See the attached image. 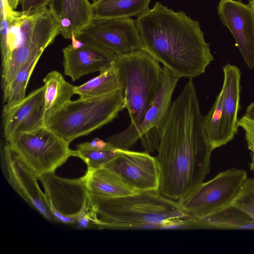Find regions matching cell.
Wrapping results in <instances>:
<instances>
[{
  "label": "cell",
  "instance_id": "836d02e7",
  "mask_svg": "<svg viewBox=\"0 0 254 254\" xmlns=\"http://www.w3.org/2000/svg\"><path fill=\"white\" fill-rule=\"evenodd\" d=\"M244 116L251 120H254V102L247 108Z\"/></svg>",
  "mask_w": 254,
  "mask_h": 254
},
{
  "label": "cell",
  "instance_id": "7402d4cb",
  "mask_svg": "<svg viewBox=\"0 0 254 254\" xmlns=\"http://www.w3.org/2000/svg\"><path fill=\"white\" fill-rule=\"evenodd\" d=\"M199 219L202 229H254V219L232 204Z\"/></svg>",
  "mask_w": 254,
  "mask_h": 254
},
{
  "label": "cell",
  "instance_id": "5bb4252c",
  "mask_svg": "<svg viewBox=\"0 0 254 254\" xmlns=\"http://www.w3.org/2000/svg\"><path fill=\"white\" fill-rule=\"evenodd\" d=\"M219 18L234 38L247 65L254 68V13L250 5L241 0H220Z\"/></svg>",
  "mask_w": 254,
  "mask_h": 254
},
{
  "label": "cell",
  "instance_id": "6da1fadb",
  "mask_svg": "<svg viewBox=\"0 0 254 254\" xmlns=\"http://www.w3.org/2000/svg\"><path fill=\"white\" fill-rule=\"evenodd\" d=\"M203 116L192 78L172 102L159 128L156 157L160 172L158 191L180 201L203 182L214 150L203 127Z\"/></svg>",
  "mask_w": 254,
  "mask_h": 254
},
{
  "label": "cell",
  "instance_id": "277c9868",
  "mask_svg": "<svg viewBox=\"0 0 254 254\" xmlns=\"http://www.w3.org/2000/svg\"><path fill=\"white\" fill-rule=\"evenodd\" d=\"M89 203L99 230L107 229L115 224L158 223L188 217L178 201L164 196L158 190L138 191L118 197H105L89 192Z\"/></svg>",
  "mask_w": 254,
  "mask_h": 254
},
{
  "label": "cell",
  "instance_id": "9c48e42d",
  "mask_svg": "<svg viewBox=\"0 0 254 254\" xmlns=\"http://www.w3.org/2000/svg\"><path fill=\"white\" fill-rule=\"evenodd\" d=\"M56 222L73 225L89 206V192L83 177L68 179L55 173L38 176Z\"/></svg>",
  "mask_w": 254,
  "mask_h": 254
},
{
  "label": "cell",
  "instance_id": "8d00e7d4",
  "mask_svg": "<svg viewBox=\"0 0 254 254\" xmlns=\"http://www.w3.org/2000/svg\"><path fill=\"white\" fill-rule=\"evenodd\" d=\"M15 11V10H13L12 12H10V13H8V14H7V17H8V16H10V15H11V14H12L14 12V11ZM4 43H3L2 45H0V48H1V47H2V46H3V45L4 44Z\"/></svg>",
  "mask_w": 254,
  "mask_h": 254
},
{
  "label": "cell",
  "instance_id": "d6a6232c",
  "mask_svg": "<svg viewBox=\"0 0 254 254\" xmlns=\"http://www.w3.org/2000/svg\"><path fill=\"white\" fill-rule=\"evenodd\" d=\"M71 46L74 49H78L81 47L84 44V42L77 39L75 37L74 33L71 34Z\"/></svg>",
  "mask_w": 254,
  "mask_h": 254
},
{
  "label": "cell",
  "instance_id": "e575fe53",
  "mask_svg": "<svg viewBox=\"0 0 254 254\" xmlns=\"http://www.w3.org/2000/svg\"><path fill=\"white\" fill-rule=\"evenodd\" d=\"M11 7L15 9L19 4V0H7Z\"/></svg>",
  "mask_w": 254,
  "mask_h": 254
},
{
  "label": "cell",
  "instance_id": "74e56055",
  "mask_svg": "<svg viewBox=\"0 0 254 254\" xmlns=\"http://www.w3.org/2000/svg\"><path fill=\"white\" fill-rule=\"evenodd\" d=\"M99 0H93V2H92V4H94L95 3H96V2H97Z\"/></svg>",
  "mask_w": 254,
  "mask_h": 254
},
{
  "label": "cell",
  "instance_id": "44dd1931",
  "mask_svg": "<svg viewBox=\"0 0 254 254\" xmlns=\"http://www.w3.org/2000/svg\"><path fill=\"white\" fill-rule=\"evenodd\" d=\"M45 86V122L54 112L70 101L75 94L74 86L58 71L49 72L43 79Z\"/></svg>",
  "mask_w": 254,
  "mask_h": 254
},
{
  "label": "cell",
  "instance_id": "7a4b0ae2",
  "mask_svg": "<svg viewBox=\"0 0 254 254\" xmlns=\"http://www.w3.org/2000/svg\"><path fill=\"white\" fill-rule=\"evenodd\" d=\"M136 23L143 49L180 78L203 73L213 60L198 21L157 1Z\"/></svg>",
  "mask_w": 254,
  "mask_h": 254
},
{
  "label": "cell",
  "instance_id": "cb8c5ba5",
  "mask_svg": "<svg viewBox=\"0 0 254 254\" xmlns=\"http://www.w3.org/2000/svg\"><path fill=\"white\" fill-rule=\"evenodd\" d=\"M40 58L24 65L13 79L2 89L3 108L2 114L25 98L26 88L32 73Z\"/></svg>",
  "mask_w": 254,
  "mask_h": 254
},
{
  "label": "cell",
  "instance_id": "4fadbf2b",
  "mask_svg": "<svg viewBox=\"0 0 254 254\" xmlns=\"http://www.w3.org/2000/svg\"><path fill=\"white\" fill-rule=\"evenodd\" d=\"M7 180L15 191L32 208L51 222H56L38 185L37 174L12 150L7 143L3 148Z\"/></svg>",
  "mask_w": 254,
  "mask_h": 254
},
{
  "label": "cell",
  "instance_id": "9a60e30c",
  "mask_svg": "<svg viewBox=\"0 0 254 254\" xmlns=\"http://www.w3.org/2000/svg\"><path fill=\"white\" fill-rule=\"evenodd\" d=\"M2 117L6 141L17 133L33 131L45 126L44 85L30 92Z\"/></svg>",
  "mask_w": 254,
  "mask_h": 254
},
{
  "label": "cell",
  "instance_id": "30bf717a",
  "mask_svg": "<svg viewBox=\"0 0 254 254\" xmlns=\"http://www.w3.org/2000/svg\"><path fill=\"white\" fill-rule=\"evenodd\" d=\"M75 37L107 48L116 55L143 49L136 20L129 18L92 19Z\"/></svg>",
  "mask_w": 254,
  "mask_h": 254
},
{
  "label": "cell",
  "instance_id": "484cf974",
  "mask_svg": "<svg viewBox=\"0 0 254 254\" xmlns=\"http://www.w3.org/2000/svg\"><path fill=\"white\" fill-rule=\"evenodd\" d=\"M224 90L222 89L208 114L203 116V127L206 138L213 149L219 147V136Z\"/></svg>",
  "mask_w": 254,
  "mask_h": 254
},
{
  "label": "cell",
  "instance_id": "5b68a950",
  "mask_svg": "<svg viewBox=\"0 0 254 254\" xmlns=\"http://www.w3.org/2000/svg\"><path fill=\"white\" fill-rule=\"evenodd\" d=\"M120 89L130 119L129 126H137L151 106L160 89L163 67L143 49L116 55L113 62Z\"/></svg>",
  "mask_w": 254,
  "mask_h": 254
},
{
  "label": "cell",
  "instance_id": "3957f363",
  "mask_svg": "<svg viewBox=\"0 0 254 254\" xmlns=\"http://www.w3.org/2000/svg\"><path fill=\"white\" fill-rule=\"evenodd\" d=\"M8 21L1 48L2 89L24 65L40 58L62 30L59 19L47 7L29 12L15 11Z\"/></svg>",
  "mask_w": 254,
  "mask_h": 254
},
{
  "label": "cell",
  "instance_id": "ac0fdd59",
  "mask_svg": "<svg viewBox=\"0 0 254 254\" xmlns=\"http://www.w3.org/2000/svg\"><path fill=\"white\" fill-rule=\"evenodd\" d=\"M49 7L59 19L61 25V34L71 39L88 25L93 19L92 3L88 0H52Z\"/></svg>",
  "mask_w": 254,
  "mask_h": 254
},
{
  "label": "cell",
  "instance_id": "4dcf8cb0",
  "mask_svg": "<svg viewBox=\"0 0 254 254\" xmlns=\"http://www.w3.org/2000/svg\"><path fill=\"white\" fill-rule=\"evenodd\" d=\"M238 126L245 130V137H248L254 141V120L244 115L239 120Z\"/></svg>",
  "mask_w": 254,
  "mask_h": 254
},
{
  "label": "cell",
  "instance_id": "4316f807",
  "mask_svg": "<svg viewBox=\"0 0 254 254\" xmlns=\"http://www.w3.org/2000/svg\"><path fill=\"white\" fill-rule=\"evenodd\" d=\"M187 227L186 220L182 218L170 219L158 223L121 224L113 225L111 230H185Z\"/></svg>",
  "mask_w": 254,
  "mask_h": 254
},
{
  "label": "cell",
  "instance_id": "8fae6325",
  "mask_svg": "<svg viewBox=\"0 0 254 254\" xmlns=\"http://www.w3.org/2000/svg\"><path fill=\"white\" fill-rule=\"evenodd\" d=\"M162 67L160 89L141 122L136 126H129L121 132L107 138L106 141L114 148L129 150L144 134L154 128L160 127L164 122L172 103L173 92L180 78L167 67Z\"/></svg>",
  "mask_w": 254,
  "mask_h": 254
},
{
  "label": "cell",
  "instance_id": "1f68e13d",
  "mask_svg": "<svg viewBox=\"0 0 254 254\" xmlns=\"http://www.w3.org/2000/svg\"><path fill=\"white\" fill-rule=\"evenodd\" d=\"M248 147L252 153V162L251 165V169H254V141L248 137H245Z\"/></svg>",
  "mask_w": 254,
  "mask_h": 254
},
{
  "label": "cell",
  "instance_id": "f546056e",
  "mask_svg": "<svg viewBox=\"0 0 254 254\" xmlns=\"http://www.w3.org/2000/svg\"><path fill=\"white\" fill-rule=\"evenodd\" d=\"M52 0H19L22 11L29 12L49 6Z\"/></svg>",
  "mask_w": 254,
  "mask_h": 254
},
{
  "label": "cell",
  "instance_id": "ffe728a7",
  "mask_svg": "<svg viewBox=\"0 0 254 254\" xmlns=\"http://www.w3.org/2000/svg\"><path fill=\"white\" fill-rule=\"evenodd\" d=\"M152 0H99L92 4L93 19L129 18L149 9Z\"/></svg>",
  "mask_w": 254,
  "mask_h": 254
},
{
  "label": "cell",
  "instance_id": "d4e9b609",
  "mask_svg": "<svg viewBox=\"0 0 254 254\" xmlns=\"http://www.w3.org/2000/svg\"><path fill=\"white\" fill-rule=\"evenodd\" d=\"M76 151V157L84 162L87 170H92L103 167L118 155L119 149H98L90 146L85 142L78 144Z\"/></svg>",
  "mask_w": 254,
  "mask_h": 254
},
{
  "label": "cell",
  "instance_id": "ba28073f",
  "mask_svg": "<svg viewBox=\"0 0 254 254\" xmlns=\"http://www.w3.org/2000/svg\"><path fill=\"white\" fill-rule=\"evenodd\" d=\"M247 179L246 171L229 169L202 182L179 202L188 217L207 216L231 205Z\"/></svg>",
  "mask_w": 254,
  "mask_h": 254
},
{
  "label": "cell",
  "instance_id": "f1b7e54d",
  "mask_svg": "<svg viewBox=\"0 0 254 254\" xmlns=\"http://www.w3.org/2000/svg\"><path fill=\"white\" fill-rule=\"evenodd\" d=\"M72 225L78 230L93 228L97 229L95 217L90 206Z\"/></svg>",
  "mask_w": 254,
  "mask_h": 254
},
{
  "label": "cell",
  "instance_id": "e0dca14e",
  "mask_svg": "<svg viewBox=\"0 0 254 254\" xmlns=\"http://www.w3.org/2000/svg\"><path fill=\"white\" fill-rule=\"evenodd\" d=\"M222 88L224 96L222 103L219 147L231 141L238 131V114L240 107L241 73L236 65L227 64L223 67Z\"/></svg>",
  "mask_w": 254,
  "mask_h": 254
},
{
  "label": "cell",
  "instance_id": "d590c367",
  "mask_svg": "<svg viewBox=\"0 0 254 254\" xmlns=\"http://www.w3.org/2000/svg\"><path fill=\"white\" fill-rule=\"evenodd\" d=\"M249 4L251 6L254 13V0H249Z\"/></svg>",
  "mask_w": 254,
  "mask_h": 254
},
{
  "label": "cell",
  "instance_id": "52a82bcc",
  "mask_svg": "<svg viewBox=\"0 0 254 254\" xmlns=\"http://www.w3.org/2000/svg\"><path fill=\"white\" fill-rule=\"evenodd\" d=\"M12 150L38 176L55 171L76 151L46 126L17 133L7 141Z\"/></svg>",
  "mask_w": 254,
  "mask_h": 254
},
{
  "label": "cell",
  "instance_id": "7c38bea8",
  "mask_svg": "<svg viewBox=\"0 0 254 254\" xmlns=\"http://www.w3.org/2000/svg\"><path fill=\"white\" fill-rule=\"evenodd\" d=\"M137 191L158 190L159 169L155 157L146 152L120 150L103 166Z\"/></svg>",
  "mask_w": 254,
  "mask_h": 254
},
{
  "label": "cell",
  "instance_id": "603a6c76",
  "mask_svg": "<svg viewBox=\"0 0 254 254\" xmlns=\"http://www.w3.org/2000/svg\"><path fill=\"white\" fill-rule=\"evenodd\" d=\"M120 88L117 72L112 65L110 68L100 71L99 75L82 85L75 86L74 91L79 98H86L109 94Z\"/></svg>",
  "mask_w": 254,
  "mask_h": 254
},
{
  "label": "cell",
  "instance_id": "2e32d148",
  "mask_svg": "<svg viewBox=\"0 0 254 254\" xmlns=\"http://www.w3.org/2000/svg\"><path fill=\"white\" fill-rule=\"evenodd\" d=\"M63 53L64 74L73 81L84 75L110 68L116 55L107 48L87 42L78 49L69 45L63 49Z\"/></svg>",
  "mask_w": 254,
  "mask_h": 254
},
{
  "label": "cell",
  "instance_id": "8992f818",
  "mask_svg": "<svg viewBox=\"0 0 254 254\" xmlns=\"http://www.w3.org/2000/svg\"><path fill=\"white\" fill-rule=\"evenodd\" d=\"M124 109L121 89L103 96L79 98L52 114L45 126L69 144L112 122Z\"/></svg>",
  "mask_w": 254,
  "mask_h": 254
},
{
  "label": "cell",
  "instance_id": "d6986e66",
  "mask_svg": "<svg viewBox=\"0 0 254 254\" xmlns=\"http://www.w3.org/2000/svg\"><path fill=\"white\" fill-rule=\"evenodd\" d=\"M89 193L105 197H118L135 193L113 172L102 167L87 170L83 176Z\"/></svg>",
  "mask_w": 254,
  "mask_h": 254
},
{
  "label": "cell",
  "instance_id": "83f0119b",
  "mask_svg": "<svg viewBox=\"0 0 254 254\" xmlns=\"http://www.w3.org/2000/svg\"><path fill=\"white\" fill-rule=\"evenodd\" d=\"M232 205L254 219V178L244 182L235 196Z\"/></svg>",
  "mask_w": 254,
  "mask_h": 254
}]
</instances>
